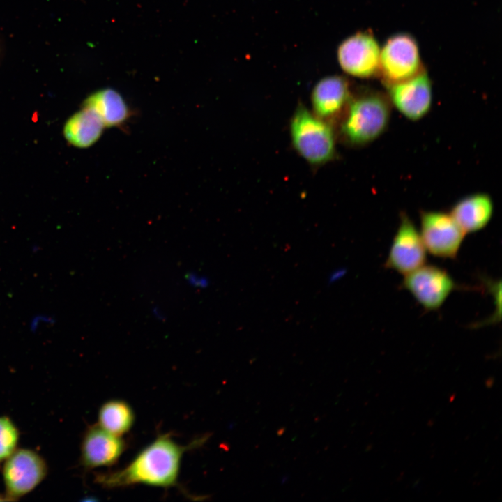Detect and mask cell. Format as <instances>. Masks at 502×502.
Masks as SVG:
<instances>
[{
    "label": "cell",
    "instance_id": "6da1fadb",
    "mask_svg": "<svg viewBox=\"0 0 502 502\" xmlns=\"http://www.w3.org/2000/svg\"><path fill=\"white\" fill-rule=\"evenodd\" d=\"M210 434H204L188 445L176 442L169 433L158 435L125 467L100 473L96 480L109 489L137 484L169 488L177 485L183 454L203 446Z\"/></svg>",
    "mask_w": 502,
    "mask_h": 502
},
{
    "label": "cell",
    "instance_id": "7a4b0ae2",
    "mask_svg": "<svg viewBox=\"0 0 502 502\" xmlns=\"http://www.w3.org/2000/svg\"><path fill=\"white\" fill-rule=\"evenodd\" d=\"M391 104L387 96L376 91L352 95L340 118V135L351 146H363L380 137L388 128Z\"/></svg>",
    "mask_w": 502,
    "mask_h": 502
},
{
    "label": "cell",
    "instance_id": "3957f363",
    "mask_svg": "<svg viewBox=\"0 0 502 502\" xmlns=\"http://www.w3.org/2000/svg\"><path fill=\"white\" fill-rule=\"evenodd\" d=\"M289 133L295 151L310 165L321 166L334 159L336 137L331 123L302 104L291 116Z\"/></svg>",
    "mask_w": 502,
    "mask_h": 502
},
{
    "label": "cell",
    "instance_id": "277c9868",
    "mask_svg": "<svg viewBox=\"0 0 502 502\" xmlns=\"http://www.w3.org/2000/svg\"><path fill=\"white\" fill-rule=\"evenodd\" d=\"M423 70L418 43L411 35L395 34L381 48L379 75L386 86L409 79Z\"/></svg>",
    "mask_w": 502,
    "mask_h": 502
},
{
    "label": "cell",
    "instance_id": "5b68a950",
    "mask_svg": "<svg viewBox=\"0 0 502 502\" xmlns=\"http://www.w3.org/2000/svg\"><path fill=\"white\" fill-rule=\"evenodd\" d=\"M401 286L427 311L437 310L453 291L464 288L446 269L426 264L404 275Z\"/></svg>",
    "mask_w": 502,
    "mask_h": 502
},
{
    "label": "cell",
    "instance_id": "8992f818",
    "mask_svg": "<svg viewBox=\"0 0 502 502\" xmlns=\"http://www.w3.org/2000/svg\"><path fill=\"white\" fill-rule=\"evenodd\" d=\"M47 465L36 451L16 449L5 461L2 469L6 496L17 500L33 491L45 478Z\"/></svg>",
    "mask_w": 502,
    "mask_h": 502
},
{
    "label": "cell",
    "instance_id": "52a82bcc",
    "mask_svg": "<svg viewBox=\"0 0 502 502\" xmlns=\"http://www.w3.org/2000/svg\"><path fill=\"white\" fill-rule=\"evenodd\" d=\"M420 234L431 254L443 259H456L466 233L449 212L422 211Z\"/></svg>",
    "mask_w": 502,
    "mask_h": 502
},
{
    "label": "cell",
    "instance_id": "ba28073f",
    "mask_svg": "<svg viewBox=\"0 0 502 502\" xmlns=\"http://www.w3.org/2000/svg\"><path fill=\"white\" fill-rule=\"evenodd\" d=\"M380 52L381 47L372 33L359 31L340 44L337 58L345 73L369 79L379 75Z\"/></svg>",
    "mask_w": 502,
    "mask_h": 502
},
{
    "label": "cell",
    "instance_id": "9c48e42d",
    "mask_svg": "<svg viewBox=\"0 0 502 502\" xmlns=\"http://www.w3.org/2000/svg\"><path fill=\"white\" fill-rule=\"evenodd\" d=\"M427 252L416 225L401 213L384 266L404 275L426 263Z\"/></svg>",
    "mask_w": 502,
    "mask_h": 502
},
{
    "label": "cell",
    "instance_id": "30bf717a",
    "mask_svg": "<svg viewBox=\"0 0 502 502\" xmlns=\"http://www.w3.org/2000/svg\"><path fill=\"white\" fill-rule=\"evenodd\" d=\"M387 89L391 105L409 120L418 121L431 109L432 86L424 70L409 79L387 86Z\"/></svg>",
    "mask_w": 502,
    "mask_h": 502
},
{
    "label": "cell",
    "instance_id": "8fae6325",
    "mask_svg": "<svg viewBox=\"0 0 502 502\" xmlns=\"http://www.w3.org/2000/svg\"><path fill=\"white\" fill-rule=\"evenodd\" d=\"M127 444L121 436L105 430L98 424L84 432L81 443V462L86 469L111 466L115 464Z\"/></svg>",
    "mask_w": 502,
    "mask_h": 502
},
{
    "label": "cell",
    "instance_id": "7c38bea8",
    "mask_svg": "<svg viewBox=\"0 0 502 502\" xmlns=\"http://www.w3.org/2000/svg\"><path fill=\"white\" fill-rule=\"evenodd\" d=\"M351 96L350 84L346 77L337 75L324 77L312 89V112L331 123L341 117Z\"/></svg>",
    "mask_w": 502,
    "mask_h": 502
},
{
    "label": "cell",
    "instance_id": "4fadbf2b",
    "mask_svg": "<svg viewBox=\"0 0 502 502\" xmlns=\"http://www.w3.org/2000/svg\"><path fill=\"white\" fill-rule=\"evenodd\" d=\"M456 222L466 233L485 228L494 213V202L485 192L473 193L459 199L449 211Z\"/></svg>",
    "mask_w": 502,
    "mask_h": 502
},
{
    "label": "cell",
    "instance_id": "5bb4252c",
    "mask_svg": "<svg viewBox=\"0 0 502 502\" xmlns=\"http://www.w3.org/2000/svg\"><path fill=\"white\" fill-rule=\"evenodd\" d=\"M84 107L93 111L107 127L124 123L129 109L121 95L112 89H103L91 94L84 102Z\"/></svg>",
    "mask_w": 502,
    "mask_h": 502
},
{
    "label": "cell",
    "instance_id": "9a60e30c",
    "mask_svg": "<svg viewBox=\"0 0 502 502\" xmlns=\"http://www.w3.org/2000/svg\"><path fill=\"white\" fill-rule=\"evenodd\" d=\"M105 126L91 109L84 107L73 114L63 129L66 139L73 146L86 148L93 145L100 137Z\"/></svg>",
    "mask_w": 502,
    "mask_h": 502
},
{
    "label": "cell",
    "instance_id": "2e32d148",
    "mask_svg": "<svg viewBox=\"0 0 502 502\" xmlns=\"http://www.w3.org/2000/svg\"><path fill=\"white\" fill-rule=\"evenodd\" d=\"M135 418L134 411L127 402L112 399L100 406L98 424L109 433L122 436L130 430Z\"/></svg>",
    "mask_w": 502,
    "mask_h": 502
},
{
    "label": "cell",
    "instance_id": "e0dca14e",
    "mask_svg": "<svg viewBox=\"0 0 502 502\" xmlns=\"http://www.w3.org/2000/svg\"><path fill=\"white\" fill-rule=\"evenodd\" d=\"M20 432L7 416H0V462L5 461L17 449Z\"/></svg>",
    "mask_w": 502,
    "mask_h": 502
}]
</instances>
